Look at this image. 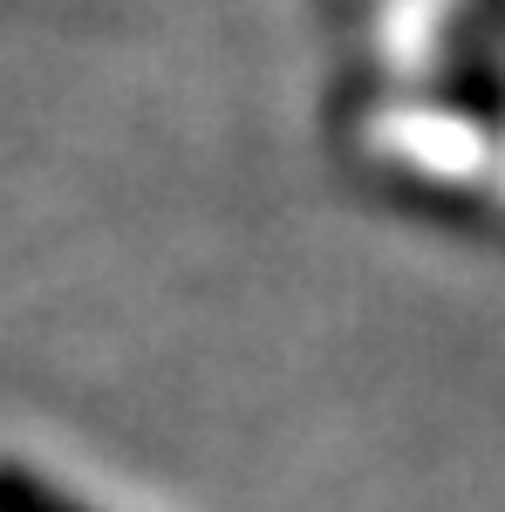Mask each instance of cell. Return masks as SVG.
I'll list each match as a JSON object with an SVG mask.
<instances>
[{
    "mask_svg": "<svg viewBox=\"0 0 505 512\" xmlns=\"http://www.w3.org/2000/svg\"><path fill=\"white\" fill-rule=\"evenodd\" d=\"M444 103L478 130H505V62H499V28L485 21V0L458 14V41L444 62Z\"/></svg>",
    "mask_w": 505,
    "mask_h": 512,
    "instance_id": "obj_1",
    "label": "cell"
},
{
    "mask_svg": "<svg viewBox=\"0 0 505 512\" xmlns=\"http://www.w3.org/2000/svg\"><path fill=\"white\" fill-rule=\"evenodd\" d=\"M0 512H89L82 499L55 492L48 478L21 472V465H0Z\"/></svg>",
    "mask_w": 505,
    "mask_h": 512,
    "instance_id": "obj_2",
    "label": "cell"
}]
</instances>
